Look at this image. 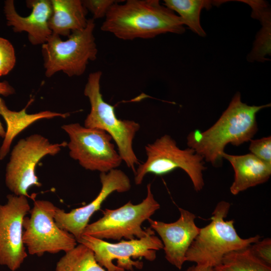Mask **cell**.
I'll return each instance as SVG.
<instances>
[{"label": "cell", "mask_w": 271, "mask_h": 271, "mask_svg": "<svg viewBox=\"0 0 271 271\" xmlns=\"http://www.w3.org/2000/svg\"><path fill=\"white\" fill-rule=\"evenodd\" d=\"M270 106V103L248 105L241 101V94L237 92L217 121L204 131L190 132L187 144L205 161L217 167L222 163V154L227 145L238 146L252 140L258 130L257 112Z\"/></svg>", "instance_id": "obj_1"}, {"label": "cell", "mask_w": 271, "mask_h": 271, "mask_svg": "<svg viewBox=\"0 0 271 271\" xmlns=\"http://www.w3.org/2000/svg\"><path fill=\"white\" fill-rule=\"evenodd\" d=\"M114 3L101 25L102 31L123 40L152 39L167 33L185 31L181 18L158 0H127Z\"/></svg>", "instance_id": "obj_2"}, {"label": "cell", "mask_w": 271, "mask_h": 271, "mask_svg": "<svg viewBox=\"0 0 271 271\" xmlns=\"http://www.w3.org/2000/svg\"><path fill=\"white\" fill-rule=\"evenodd\" d=\"M230 208V204L225 201L217 204L212 213L211 221L200 228L188 249L186 261L214 267L227 253L247 247L260 240L259 235L242 238L238 234L234 220H225Z\"/></svg>", "instance_id": "obj_3"}, {"label": "cell", "mask_w": 271, "mask_h": 271, "mask_svg": "<svg viewBox=\"0 0 271 271\" xmlns=\"http://www.w3.org/2000/svg\"><path fill=\"white\" fill-rule=\"evenodd\" d=\"M102 72L89 74L84 94L88 97L90 110L84 120V126L98 128L108 133L114 141L118 152L126 166L134 173L139 159L133 149V140L140 128L139 123L117 117L114 106L105 102L100 91Z\"/></svg>", "instance_id": "obj_4"}, {"label": "cell", "mask_w": 271, "mask_h": 271, "mask_svg": "<svg viewBox=\"0 0 271 271\" xmlns=\"http://www.w3.org/2000/svg\"><path fill=\"white\" fill-rule=\"evenodd\" d=\"M95 27L94 20L89 19L84 29L72 32L65 41L58 35L52 34L42 45L46 77H51L60 71L69 77L84 74L89 62L97 58Z\"/></svg>", "instance_id": "obj_5"}, {"label": "cell", "mask_w": 271, "mask_h": 271, "mask_svg": "<svg viewBox=\"0 0 271 271\" xmlns=\"http://www.w3.org/2000/svg\"><path fill=\"white\" fill-rule=\"evenodd\" d=\"M145 151L147 159L139 165L134 173L136 184H141L148 174L161 176L179 168L190 177L196 191L203 189V172L206 167L203 158L193 149H180L170 136L165 134L146 146Z\"/></svg>", "instance_id": "obj_6"}, {"label": "cell", "mask_w": 271, "mask_h": 271, "mask_svg": "<svg viewBox=\"0 0 271 271\" xmlns=\"http://www.w3.org/2000/svg\"><path fill=\"white\" fill-rule=\"evenodd\" d=\"M146 198L138 204L129 201L115 209H105L103 216L88 224L83 235H88L100 239L119 240L141 238L155 232L151 227L144 230L143 223L148 220L160 208L152 192L151 184L147 186Z\"/></svg>", "instance_id": "obj_7"}, {"label": "cell", "mask_w": 271, "mask_h": 271, "mask_svg": "<svg viewBox=\"0 0 271 271\" xmlns=\"http://www.w3.org/2000/svg\"><path fill=\"white\" fill-rule=\"evenodd\" d=\"M67 146V143L53 144L39 134L22 139L13 149L6 169L5 182L16 195L29 197L28 191L33 186L41 187L36 174L39 161L47 155L55 156Z\"/></svg>", "instance_id": "obj_8"}, {"label": "cell", "mask_w": 271, "mask_h": 271, "mask_svg": "<svg viewBox=\"0 0 271 271\" xmlns=\"http://www.w3.org/2000/svg\"><path fill=\"white\" fill-rule=\"evenodd\" d=\"M57 208L49 201H34L30 216L23 220V239L29 254L41 256L45 253L66 252L77 245L75 237L57 225Z\"/></svg>", "instance_id": "obj_9"}, {"label": "cell", "mask_w": 271, "mask_h": 271, "mask_svg": "<svg viewBox=\"0 0 271 271\" xmlns=\"http://www.w3.org/2000/svg\"><path fill=\"white\" fill-rule=\"evenodd\" d=\"M77 242L90 248L96 261L107 271L133 270L134 267L142 269L143 262L133 261L131 258L143 257L153 261L156 258V251L163 248L162 240L155 232L141 238L116 243L83 235Z\"/></svg>", "instance_id": "obj_10"}, {"label": "cell", "mask_w": 271, "mask_h": 271, "mask_svg": "<svg viewBox=\"0 0 271 271\" xmlns=\"http://www.w3.org/2000/svg\"><path fill=\"white\" fill-rule=\"evenodd\" d=\"M62 128L69 138L67 146L70 157L86 170L107 173L120 165L122 160L105 131L78 123L65 124Z\"/></svg>", "instance_id": "obj_11"}, {"label": "cell", "mask_w": 271, "mask_h": 271, "mask_svg": "<svg viewBox=\"0 0 271 271\" xmlns=\"http://www.w3.org/2000/svg\"><path fill=\"white\" fill-rule=\"evenodd\" d=\"M0 204V264L18 269L27 256L23 242V220L30 212L27 197L9 194Z\"/></svg>", "instance_id": "obj_12"}, {"label": "cell", "mask_w": 271, "mask_h": 271, "mask_svg": "<svg viewBox=\"0 0 271 271\" xmlns=\"http://www.w3.org/2000/svg\"><path fill=\"white\" fill-rule=\"evenodd\" d=\"M101 183L100 191L89 204L81 207L66 212L63 209L57 208L55 221L58 226L71 233L77 242L83 235V231L88 224L92 215L98 210L102 203L112 193H123L131 187L128 177L122 171L114 169L107 173H100Z\"/></svg>", "instance_id": "obj_13"}, {"label": "cell", "mask_w": 271, "mask_h": 271, "mask_svg": "<svg viewBox=\"0 0 271 271\" xmlns=\"http://www.w3.org/2000/svg\"><path fill=\"white\" fill-rule=\"evenodd\" d=\"M180 217L174 222L148 220L151 228L159 235L163 244L165 258L172 265L181 269L186 261V254L191 243L199 234L200 228L195 224L196 215L179 208Z\"/></svg>", "instance_id": "obj_14"}, {"label": "cell", "mask_w": 271, "mask_h": 271, "mask_svg": "<svg viewBox=\"0 0 271 271\" xmlns=\"http://www.w3.org/2000/svg\"><path fill=\"white\" fill-rule=\"evenodd\" d=\"M26 4L32 11L28 16L23 17L17 12L13 0L5 1L4 12L7 25L15 32H27L32 45H42L52 34L49 26L52 14L51 0H30Z\"/></svg>", "instance_id": "obj_15"}, {"label": "cell", "mask_w": 271, "mask_h": 271, "mask_svg": "<svg viewBox=\"0 0 271 271\" xmlns=\"http://www.w3.org/2000/svg\"><path fill=\"white\" fill-rule=\"evenodd\" d=\"M222 158L230 162L234 171V181L230 187V191L234 195L267 182L270 177L271 165L251 153L231 155L224 152Z\"/></svg>", "instance_id": "obj_16"}, {"label": "cell", "mask_w": 271, "mask_h": 271, "mask_svg": "<svg viewBox=\"0 0 271 271\" xmlns=\"http://www.w3.org/2000/svg\"><path fill=\"white\" fill-rule=\"evenodd\" d=\"M52 14L49 26L52 34L68 37L87 25V11L80 0H51Z\"/></svg>", "instance_id": "obj_17"}, {"label": "cell", "mask_w": 271, "mask_h": 271, "mask_svg": "<svg viewBox=\"0 0 271 271\" xmlns=\"http://www.w3.org/2000/svg\"><path fill=\"white\" fill-rule=\"evenodd\" d=\"M32 100L24 108L16 111L9 109L5 101L0 97V115L7 124L4 141L0 148V160H3L10 151L13 141L21 132L37 120L50 119L55 117H67L69 114L53 112L49 110L29 114L26 110Z\"/></svg>", "instance_id": "obj_18"}, {"label": "cell", "mask_w": 271, "mask_h": 271, "mask_svg": "<svg viewBox=\"0 0 271 271\" xmlns=\"http://www.w3.org/2000/svg\"><path fill=\"white\" fill-rule=\"evenodd\" d=\"M252 9L251 16L259 20L261 23L262 28L256 36L253 47L248 55L247 59L249 61H257L264 62L265 57L270 55V9L268 4L263 1L241 0Z\"/></svg>", "instance_id": "obj_19"}, {"label": "cell", "mask_w": 271, "mask_h": 271, "mask_svg": "<svg viewBox=\"0 0 271 271\" xmlns=\"http://www.w3.org/2000/svg\"><path fill=\"white\" fill-rule=\"evenodd\" d=\"M228 1L206 0H165L164 5L177 15L183 25L201 37H205L206 33L202 28L200 18L201 10L209 9L212 5L219 6Z\"/></svg>", "instance_id": "obj_20"}, {"label": "cell", "mask_w": 271, "mask_h": 271, "mask_svg": "<svg viewBox=\"0 0 271 271\" xmlns=\"http://www.w3.org/2000/svg\"><path fill=\"white\" fill-rule=\"evenodd\" d=\"M55 271H107L96 260L93 251L79 243L65 252L56 264Z\"/></svg>", "instance_id": "obj_21"}, {"label": "cell", "mask_w": 271, "mask_h": 271, "mask_svg": "<svg viewBox=\"0 0 271 271\" xmlns=\"http://www.w3.org/2000/svg\"><path fill=\"white\" fill-rule=\"evenodd\" d=\"M214 271H271L269 265L258 258L249 246L225 254Z\"/></svg>", "instance_id": "obj_22"}, {"label": "cell", "mask_w": 271, "mask_h": 271, "mask_svg": "<svg viewBox=\"0 0 271 271\" xmlns=\"http://www.w3.org/2000/svg\"><path fill=\"white\" fill-rule=\"evenodd\" d=\"M14 48L8 40L0 37V77L8 74L16 64Z\"/></svg>", "instance_id": "obj_23"}, {"label": "cell", "mask_w": 271, "mask_h": 271, "mask_svg": "<svg viewBox=\"0 0 271 271\" xmlns=\"http://www.w3.org/2000/svg\"><path fill=\"white\" fill-rule=\"evenodd\" d=\"M249 150L251 153L264 163L271 165V137L251 140Z\"/></svg>", "instance_id": "obj_24"}, {"label": "cell", "mask_w": 271, "mask_h": 271, "mask_svg": "<svg viewBox=\"0 0 271 271\" xmlns=\"http://www.w3.org/2000/svg\"><path fill=\"white\" fill-rule=\"evenodd\" d=\"M118 1L84 0L81 1L84 7L93 15V19L105 18L110 7Z\"/></svg>", "instance_id": "obj_25"}, {"label": "cell", "mask_w": 271, "mask_h": 271, "mask_svg": "<svg viewBox=\"0 0 271 271\" xmlns=\"http://www.w3.org/2000/svg\"><path fill=\"white\" fill-rule=\"evenodd\" d=\"M252 252L260 260L271 265V239L266 238L249 246Z\"/></svg>", "instance_id": "obj_26"}, {"label": "cell", "mask_w": 271, "mask_h": 271, "mask_svg": "<svg viewBox=\"0 0 271 271\" xmlns=\"http://www.w3.org/2000/svg\"><path fill=\"white\" fill-rule=\"evenodd\" d=\"M14 93L15 89L7 81L0 82V95L8 96ZM5 133L6 131L0 121V137L4 138Z\"/></svg>", "instance_id": "obj_27"}, {"label": "cell", "mask_w": 271, "mask_h": 271, "mask_svg": "<svg viewBox=\"0 0 271 271\" xmlns=\"http://www.w3.org/2000/svg\"><path fill=\"white\" fill-rule=\"evenodd\" d=\"M185 271H214L213 267L195 264L187 268Z\"/></svg>", "instance_id": "obj_28"}]
</instances>
